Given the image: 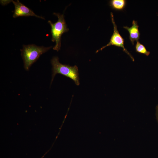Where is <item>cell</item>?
<instances>
[{
    "label": "cell",
    "mask_w": 158,
    "mask_h": 158,
    "mask_svg": "<svg viewBox=\"0 0 158 158\" xmlns=\"http://www.w3.org/2000/svg\"><path fill=\"white\" fill-rule=\"evenodd\" d=\"M54 14L57 17V21L53 23L50 20H49L48 23L51 26V40L56 43L53 49L58 51L61 48V36L64 33L67 32L69 29L67 27L63 14L55 13Z\"/></svg>",
    "instance_id": "3"
},
{
    "label": "cell",
    "mask_w": 158,
    "mask_h": 158,
    "mask_svg": "<svg viewBox=\"0 0 158 158\" xmlns=\"http://www.w3.org/2000/svg\"><path fill=\"white\" fill-rule=\"evenodd\" d=\"M111 21L114 26V32L111 36L109 42L106 45L102 47L100 49L96 51L97 53L100 51L108 46L114 45L118 47H121L123 48V51L126 53L131 58L133 61H134V59L131 54L127 51L124 46V40L119 34L117 28V26L116 24L113 13L111 12Z\"/></svg>",
    "instance_id": "4"
},
{
    "label": "cell",
    "mask_w": 158,
    "mask_h": 158,
    "mask_svg": "<svg viewBox=\"0 0 158 158\" xmlns=\"http://www.w3.org/2000/svg\"><path fill=\"white\" fill-rule=\"evenodd\" d=\"M44 156H43L41 158H42L44 157Z\"/></svg>",
    "instance_id": "10"
},
{
    "label": "cell",
    "mask_w": 158,
    "mask_h": 158,
    "mask_svg": "<svg viewBox=\"0 0 158 158\" xmlns=\"http://www.w3.org/2000/svg\"><path fill=\"white\" fill-rule=\"evenodd\" d=\"M52 66V73L51 83H52L54 77L57 74H61L72 80L77 85H80L78 70L76 65L71 66L60 63L59 58L56 56L51 60Z\"/></svg>",
    "instance_id": "1"
},
{
    "label": "cell",
    "mask_w": 158,
    "mask_h": 158,
    "mask_svg": "<svg viewBox=\"0 0 158 158\" xmlns=\"http://www.w3.org/2000/svg\"><path fill=\"white\" fill-rule=\"evenodd\" d=\"M139 26L137 21L134 20L132 21V25L130 27L127 26H124L123 28L127 30L129 34V38L133 45L135 41H138L140 33L138 29Z\"/></svg>",
    "instance_id": "6"
},
{
    "label": "cell",
    "mask_w": 158,
    "mask_h": 158,
    "mask_svg": "<svg viewBox=\"0 0 158 158\" xmlns=\"http://www.w3.org/2000/svg\"><path fill=\"white\" fill-rule=\"evenodd\" d=\"M135 46V50L136 52L143 54L148 56L150 54V52L147 51L145 46L138 41H136Z\"/></svg>",
    "instance_id": "8"
},
{
    "label": "cell",
    "mask_w": 158,
    "mask_h": 158,
    "mask_svg": "<svg viewBox=\"0 0 158 158\" xmlns=\"http://www.w3.org/2000/svg\"><path fill=\"white\" fill-rule=\"evenodd\" d=\"M156 116L158 123V105H157L156 107Z\"/></svg>",
    "instance_id": "9"
},
{
    "label": "cell",
    "mask_w": 158,
    "mask_h": 158,
    "mask_svg": "<svg viewBox=\"0 0 158 158\" xmlns=\"http://www.w3.org/2000/svg\"><path fill=\"white\" fill-rule=\"evenodd\" d=\"M52 46L45 47L34 44L24 45L21 49L25 69L28 71L31 66L36 61L42 54L51 49Z\"/></svg>",
    "instance_id": "2"
},
{
    "label": "cell",
    "mask_w": 158,
    "mask_h": 158,
    "mask_svg": "<svg viewBox=\"0 0 158 158\" xmlns=\"http://www.w3.org/2000/svg\"><path fill=\"white\" fill-rule=\"evenodd\" d=\"M12 1L15 6V9L13 16V18H16L19 16H34L45 19L44 17L35 14L32 11L20 2L19 0L16 1Z\"/></svg>",
    "instance_id": "5"
},
{
    "label": "cell",
    "mask_w": 158,
    "mask_h": 158,
    "mask_svg": "<svg viewBox=\"0 0 158 158\" xmlns=\"http://www.w3.org/2000/svg\"><path fill=\"white\" fill-rule=\"evenodd\" d=\"M127 3L126 0H111L109 2L111 7L116 11H123L125 8Z\"/></svg>",
    "instance_id": "7"
}]
</instances>
